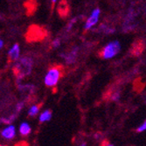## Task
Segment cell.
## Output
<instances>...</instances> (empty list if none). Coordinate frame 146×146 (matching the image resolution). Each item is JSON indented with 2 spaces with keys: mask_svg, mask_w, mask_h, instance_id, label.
<instances>
[{
  "mask_svg": "<svg viewBox=\"0 0 146 146\" xmlns=\"http://www.w3.org/2000/svg\"><path fill=\"white\" fill-rule=\"evenodd\" d=\"M2 136L4 137H5V138H8V139L12 138L13 137L15 136V128H14V126L11 125V126L7 127L6 129H5L2 131Z\"/></svg>",
  "mask_w": 146,
  "mask_h": 146,
  "instance_id": "52a82bcc",
  "label": "cell"
},
{
  "mask_svg": "<svg viewBox=\"0 0 146 146\" xmlns=\"http://www.w3.org/2000/svg\"><path fill=\"white\" fill-rule=\"evenodd\" d=\"M0 146H6V145H1V144H0Z\"/></svg>",
  "mask_w": 146,
  "mask_h": 146,
  "instance_id": "d6986e66",
  "label": "cell"
},
{
  "mask_svg": "<svg viewBox=\"0 0 146 146\" xmlns=\"http://www.w3.org/2000/svg\"><path fill=\"white\" fill-rule=\"evenodd\" d=\"M120 49H121V45L118 41L115 40L110 42L102 49V51L100 52V56L105 60L111 59L120 52Z\"/></svg>",
  "mask_w": 146,
  "mask_h": 146,
  "instance_id": "3957f363",
  "label": "cell"
},
{
  "mask_svg": "<svg viewBox=\"0 0 146 146\" xmlns=\"http://www.w3.org/2000/svg\"><path fill=\"white\" fill-rule=\"evenodd\" d=\"M144 130H146V120L137 129V132H143Z\"/></svg>",
  "mask_w": 146,
  "mask_h": 146,
  "instance_id": "7c38bea8",
  "label": "cell"
},
{
  "mask_svg": "<svg viewBox=\"0 0 146 146\" xmlns=\"http://www.w3.org/2000/svg\"><path fill=\"white\" fill-rule=\"evenodd\" d=\"M52 118V112L50 110H45L41 115H39V122L40 123H45L49 121Z\"/></svg>",
  "mask_w": 146,
  "mask_h": 146,
  "instance_id": "30bf717a",
  "label": "cell"
},
{
  "mask_svg": "<svg viewBox=\"0 0 146 146\" xmlns=\"http://www.w3.org/2000/svg\"><path fill=\"white\" fill-rule=\"evenodd\" d=\"M81 146H87V145H86V143H82V144H81Z\"/></svg>",
  "mask_w": 146,
  "mask_h": 146,
  "instance_id": "ac0fdd59",
  "label": "cell"
},
{
  "mask_svg": "<svg viewBox=\"0 0 146 146\" xmlns=\"http://www.w3.org/2000/svg\"><path fill=\"white\" fill-rule=\"evenodd\" d=\"M44 35L45 33L41 27H38V25H32L26 33V39L28 41H37L38 39L42 38Z\"/></svg>",
  "mask_w": 146,
  "mask_h": 146,
  "instance_id": "277c9868",
  "label": "cell"
},
{
  "mask_svg": "<svg viewBox=\"0 0 146 146\" xmlns=\"http://www.w3.org/2000/svg\"><path fill=\"white\" fill-rule=\"evenodd\" d=\"M103 146H114L113 144H111V143H105Z\"/></svg>",
  "mask_w": 146,
  "mask_h": 146,
  "instance_id": "e0dca14e",
  "label": "cell"
},
{
  "mask_svg": "<svg viewBox=\"0 0 146 146\" xmlns=\"http://www.w3.org/2000/svg\"><path fill=\"white\" fill-rule=\"evenodd\" d=\"M22 107H23V103H19V104H18V106H17V110L19 111V110H21V109H22Z\"/></svg>",
  "mask_w": 146,
  "mask_h": 146,
  "instance_id": "9a60e30c",
  "label": "cell"
},
{
  "mask_svg": "<svg viewBox=\"0 0 146 146\" xmlns=\"http://www.w3.org/2000/svg\"><path fill=\"white\" fill-rule=\"evenodd\" d=\"M31 127L28 123H23L19 128V132L22 136H27L31 133Z\"/></svg>",
  "mask_w": 146,
  "mask_h": 146,
  "instance_id": "9c48e42d",
  "label": "cell"
},
{
  "mask_svg": "<svg viewBox=\"0 0 146 146\" xmlns=\"http://www.w3.org/2000/svg\"><path fill=\"white\" fill-rule=\"evenodd\" d=\"M119 98H120V94H119L118 92H115V93H114V94L111 95V99L113 101H117Z\"/></svg>",
  "mask_w": 146,
  "mask_h": 146,
  "instance_id": "4fadbf2b",
  "label": "cell"
},
{
  "mask_svg": "<svg viewBox=\"0 0 146 146\" xmlns=\"http://www.w3.org/2000/svg\"><path fill=\"white\" fill-rule=\"evenodd\" d=\"M3 46V40L2 39H0V48H1Z\"/></svg>",
  "mask_w": 146,
  "mask_h": 146,
  "instance_id": "2e32d148",
  "label": "cell"
},
{
  "mask_svg": "<svg viewBox=\"0 0 146 146\" xmlns=\"http://www.w3.org/2000/svg\"><path fill=\"white\" fill-rule=\"evenodd\" d=\"M41 105H42V104L33 105V107L30 109L29 112H28V115H29V116H34V115H36L38 113L39 109H40V107H41Z\"/></svg>",
  "mask_w": 146,
  "mask_h": 146,
  "instance_id": "8fae6325",
  "label": "cell"
},
{
  "mask_svg": "<svg viewBox=\"0 0 146 146\" xmlns=\"http://www.w3.org/2000/svg\"><path fill=\"white\" fill-rule=\"evenodd\" d=\"M52 47H55V48L59 47V46H60V39H54V40L52 41Z\"/></svg>",
  "mask_w": 146,
  "mask_h": 146,
  "instance_id": "5bb4252c",
  "label": "cell"
},
{
  "mask_svg": "<svg viewBox=\"0 0 146 146\" xmlns=\"http://www.w3.org/2000/svg\"><path fill=\"white\" fill-rule=\"evenodd\" d=\"M100 14H101V11H100V9H98V8L95 9L94 11H92L91 15L88 17V19H87V21H86V23H85L84 29H85L86 31H87V30H89V29L92 28L95 25H96V23H97L98 20H99Z\"/></svg>",
  "mask_w": 146,
  "mask_h": 146,
  "instance_id": "5b68a950",
  "label": "cell"
},
{
  "mask_svg": "<svg viewBox=\"0 0 146 146\" xmlns=\"http://www.w3.org/2000/svg\"><path fill=\"white\" fill-rule=\"evenodd\" d=\"M63 75V69L60 66L52 67L46 74L45 84L47 87H55Z\"/></svg>",
  "mask_w": 146,
  "mask_h": 146,
  "instance_id": "7a4b0ae2",
  "label": "cell"
},
{
  "mask_svg": "<svg viewBox=\"0 0 146 146\" xmlns=\"http://www.w3.org/2000/svg\"><path fill=\"white\" fill-rule=\"evenodd\" d=\"M19 56V46L18 44H15L9 51V58L11 60H16Z\"/></svg>",
  "mask_w": 146,
  "mask_h": 146,
  "instance_id": "8992f818",
  "label": "cell"
},
{
  "mask_svg": "<svg viewBox=\"0 0 146 146\" xmlns=\"http://www.w3.org/2000/svg\"><path fill=\"white\" fill-rule=\"evenodd\" d=\"M76 56H77V48L75 49H73L72 51L69 52V54H67L66 56H64L66 61L68 63H73L74 62L75 59H76Z\"/></svg>",
  "mask_w": 146,
  "mask_h": 146,
  "instance_id": "ba28073f",
  "label": "cell"
},
{
  "mask_svg": "<svg viewBox=\"0 0 146 146\" xmlns=\"http://www.w3.org/2000/svg\"><path fill=\"white\" fill-rule=\"evenodd\" d=\"M33 68V62L30 58L23 57L20 60H19L13 68V72L18 77H24L25 75H28Z\"/></svg>",
  "mask_w": 146,
  "mask_h": 146,
  "instance_id": "6da1fadb",
  "label": "cell"
}]
</instances>
